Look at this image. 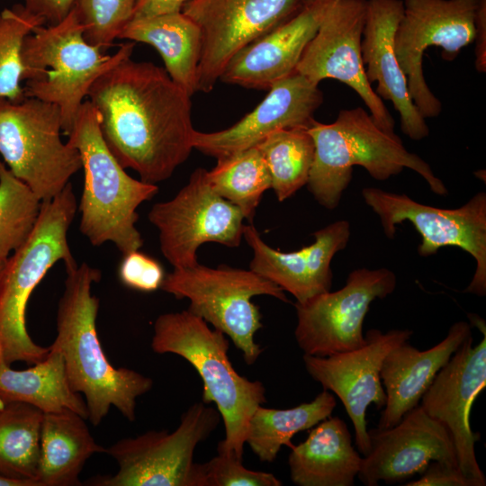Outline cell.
<instances>
[{
    "mask_svg": "<svg viewBox=\"0 0 486 486\" xmlns=\"http://www.w3.org/2000/svg\"><path fill=\"white\" fill-rule=\"evenodd\" d=\"M87 97L112 154L146 183L168 179L194 148L191 96L161 67L128 57L102 74Z\"/></svg>",
    "mask_w": 486,
    "mask_h": 486,
    "instance_id": "obj_1",
    "label": "cell"
},
{
    "mask_svg": "<svg viewBox=\"0 0 486 486\" xmlns=\"http://www.w3.org/2000/svg\"><path fill=\"white\" fill-rule=\"evenodd\" d=\"M66 272L57 335L50 348L62 356L69 385L83 394L93 426H98L112 407L134 421L137 399L151 390L153 381L132 369L113 366L102 347L96 328L99 299L92 293L100 270L84 262Z\"/></svg>",
    "mask_w": 486,
    "mask_h": 486,
    "instance_id": "obj_2",
    "label": "cell"
},
{
    "mask_svg": "<svg viewBox=\"0 0 486 486\" xmlns=\"http://www.w3.org/2000/svg\"><path fill=\"white\" fill-rule=\"evenodd\" d=\"M308 130L315 150L306 185L327 209L338 205L351 181L354 166H363L379 181L410 168L427 181L433 193H448L426 161L409 152L395 133L382 130L362 107L341 110L331 123L314 120Z\"/></svg>",
    "mask_w": 486,
    "mask_h": 486,
    "instance_id": "obj_3",
    "label": "cell"
},
{
    "mask_svg": "<svg viewBox=\"0 0 486 486\" xmlns=\"http://www.w3.org/2000/svg\"><path fill=\"white\" fill-rule=\"evenodd\" d=\"M68 143L81 158L84 185L78 205L79 230L91 245L111 242L122 254L139 250L143 238L136 227L138 207L158 187L130 176L108 148L99 114L89 100L81 105Z\"/></svg>",
    "mask_w": 486,
    "mask_h": 486,
    "instance_id": "obj_4",
    "label": "cell"
},
{
    "mask_svg": "<svg viewBox=\"0 0 486 486\" xmlns=\"http://www.w3.org/2000/svg\"><path fill=\"white\" fill-rule=\"evenodd\" d=\"M226 335L212 329L188 310L159 315L153 325L151 348L157 354H175L188 361L203 382L202 401L216 405L225 427L218 454L243 459L248 421L264 402L266 388L236 372L228 356Z\"/></svg>",
    "mask_w": 486,
    "mask_h": 486,
    "instance_id": "obj_5",
    "label": "cell"
},
{
    "mask_svg": "<svg viewBox=\"0 0 486 486\" xmlns=\"http://www.w3.org/2000/svg\"><path fill=\"white\" fill-rule=\"evenodd\" d=\"M77 207L70 183L51 199L42 201L32 233L8 258L0 292V359L7 364L23 362L31 365L50 352L28 333L27 303L56 263L63 261L66 271L77 266L68 240Z\"/></svg>",
    "mask_w": 486,
    "mask_h": 486,
    "instance_id": "obj_6",
    "label": "cell"
},
{
    "mask_svg": "<svg viewBox=\"0 0 486 486\" xmlns=\"http://www.w3.org/2000/svg\"><path fill=\"white\" fill-rule=\"evenodd\" d=\"M135 42L120 45L112 54L90 44L74 8L57 24L41 25L22 44L25 97L58 106L62 133L68 135L93 83L122 59L131 57Z\"/></svg>",
    "mask_w": 486,
    "mask_h": 486,
    "instance_id": "obj_7",
    "label": "cell"
},
{
    "mask_svg": "<svg viewBox=\"0 0 486 486\" xmlns=\"http://www.w3.org/2000/svg\"><path fill=\"white\" fill-rule=\"evenodd\" d=\"M161 290L176 299H188V310L228 336L242 352L248 364H254L263 349L254 340L263 324L258 306L252 298L273 296L289 300L279 286L251 269L201 264L174 268L166 274Z\"/></svg>",
    "mask_w": 486,
    "mask_h": 486,
    "instance_id": "obj_8",
    "label": "cell"
},
{
    "mask_svg": "<svg viewBox=\"0 0 486 486\" xmlns=\"http://www.w3.org/2000/svg\"><path fill=\"white\" fill-rule=\"evenodd\" d=\"M57 105L32 97L0 99V155L8 169L42 202L82 169L78 150L61 140Z\"/></svg>",
    "mask_w": 486,
    "mask_h": 486,
    "instance_id": "obj_9",
    "label": "cell"
},
{
    "mask_svg": "<svg viewBox=\"0 0 486 486\" xmlns=\"http://www.w3.org/2000/svg\"><path fill=\"white\" fill-rule=\"evenodd\" d=\"M217 409L203 401L184 412L173 432L150 430L122 438L106 447L118 471L95 476L87 484L95 486H200L196 446L220 422Z\"/></svg>",
    "mask_w": 486,
    "mask_h": 486,
    "instance_id": "obj_10",
    "label": "cell"
},
{
    "mask_svg": "<svg viewBox=\"0 0 486 486\" xmlns=\"http://www.w3.org/2000/svg\"><path fill=\"white\" fill-rule=\"evenodd\" d=\"M365 203L378 215L385 235L392 238L396 225L409 220L421 236L419 256L434 255L443 247H458L476 261L472 279L464 291L486 294V194L479 192L456 209L419 203L406 194L379 188L362 190Z\"/></svg>",
    "mask_w": 486,
    "mask_h": 486,
    "instance_id": "obj_11",
    "label": "cell"
},
{
    "mask_svg": "<svg viewBox=\"0 0 486 486\" xmlns=\"http://www.w3.org/2000/svg\"><path fill=\"white\" fill-rule=\"evenodd\" d=\"M206 171L196 168L172 199L155 203L148 212L161 253L174 268L198 264L196 252L204 243L235 248L243 238L241 211L213 191Z\"/></svg>",
    "mask_w": 486,
    "mask_h": 486,
    "instance_id": "obj_12",
    "label": "cell"
},
{
    "mask_svg": "<svg viewBox=\"0 0 486 486\" xmlns=\"http://www.w3.org/2000/svg\"><path fill=\"white\" fill-rule=\"evenodd\" d=\"M403 14L394 34V51L407 77L410 97L420 114H440L442 104L428 87L423 73V56L432 46L453 60L473 42L477 0H402Z\"/></svg>",
    "mask_w": 486,
    "mask_h": 486,
    "instance_id": "obj_13",
    "label": "cell"
},
{
    "mask_svg": "<svg viewBox=\"0 0 486 486\" xmlns=\"http://www.w3.org/2000/svg\"><path fill=\"white\" fill-rule=\"evenodd\" d=\"M396 284L395 274L387 268H359L348 274L341 289L296 302L294 336L299 347L317 356L361 347L365 344L363 324L370 304L392 293Z\"/></svg>",
    "mask_w": 486,
    "mask_h": 486,
    "instance_id": "obj_14",
    "label": "cell"
},
{
    "mask_svg": "<svg viewBox=\"0 0 486 486\" xmlns=\"http://www.w3.org/2000/svg\"><path fill=\"white\" fill-rule=\"evenodd\" d=\"M304 0H189L182 12L202 37L198 92H211L230 60L292 17Z\"/></svg>",
    "mask_w": 486,
    "mask_h": 486,
    "instance_id": "obj_15",
    "label": "cell"
},
{
    "mask_svg": "<svg viewBox=\"0 0 486 486\" xmlns=\"http://www.w3.org/2000/svg\"><path fill=\"white\" fill-rule=\"evenodd\" d=\"M367 0H331L320 27L306 46L295 72L312 83L337 79L351 87L375 123L394 134V120L368 82L362 58Z\"/></svg>",
    "mask_w": 486,
    "mask_h": 486,
    "instance_id": "obj_16",
    "label": "cell"
},
{
    "mask_svg": "<svg viewBox=\"0 0 486 486\" xmlns=\"http://www.w3.org/2000/svg\"><path fill=\"white\" fill-rule=\"evenodd\" d=\"M410 329L382 332L370 329L365 344L350 351L328 356L303 355L308 374L324 390L336 394L344 405L355 430V441L360 454L366 455L371 448L365 414L371 404L378 409L386 403L380 370L385 356L395 346L409 341Z\"/></svg>",
    "mask_w": 486,
    "mask_h": 486,
    "instance_id": "obj_17",
    "label": "cell"
},
{
    "mask_svg": "<svg viewBox=\"0 0 486 486\" xmlns=\"http://www.w3.org/2000/svg\"><path fill=\"white\" fill-rule=\"evenodd\" d=\"M486 386V332L474 345L470 335L437 373L420 400L426 413L448 431L458 467L470 486H485L486 478L475 455L478 435L470 424L471 408Z\"/></svg>",
    "mask_w": 486,
    "mask_h": 486,
    "instance_id": "obj_18",
    "label": "cell"
},
{
    "mask_svg": "<svg viewBox=\"0 0 486 486\" xmlns=\"http://www.w3.org/2000/svg\"><path fill=\"white\" fill-rule=\"evenodd\" d=\"M370 451L362 457L358 479L366 486L399 483L421 474L433 461L458 466L446 428L418 405L388 428L368 430Z\"/></svg>",
    "mask_w": 486,
    "mask_h": 486,
    "instance_id": "obj_19",
    "label": "cell"
},
{
    "mask_svg": "<svg viewBox=\"0 0 486 486\" xmlns=\"http://www.w3.org/2000/svg\"><path fill=\"white\" fill-rule=\"evenodd\" d=\"M322 103L319 85L294 72L274 84L261 103L232 126L214 132L195 130L193 148L216 159L235 154L256 146L274 130L309 128Z\"/></svg>",
    "mask_w": 486,
    "mask_h": 486,
    "instance_id": "obj_20",
    "label": "cell"
},
{
    "mask_svg": "<svg viewBox=\"0 0 486 486\" xmlns=\"http://www.w3.org/2000/svg\"><path fill=\"white\" fill-rule=\"evenodd\" d=\"M349 235V223L337 220L317 230L310 246L282 252L268 246L252 223L243 228V238L253 250L249 269L293 295L298 303L330 291L331 260L346 247Z\"/></svg>",
    "mask_w": 486,
    "mask_h": 486,
    "instance_id": "obj_21",
    "label": "cell"
},
{
    "mask_svg": "<svg viewBox=\"0 0 486 486\" xmlns=\"http://www.w3.org/2000/svg\"><path fill=\"white\" fill-rule=\"evenodd\" d=\"M330 1L304 0L292 17L239 50L219 80L261 90L293 74Z\"/></svg>",
    "mask_w": 486,
    "mask_h": 486,
    "instance_id": "obj_22",
    "label": "cell"
},
{
    "mask_svg": "<svg viewBox=\"0 0 486 486\" xmlns=\"http://www.w3.org/2000/svg\"><path fill=\"white\" fill-rule=\"evenodd\" d=\"M402 14V0H367L362 58L368 82L377 83L376 94L390 100L399 112L401 131L420 140L428 136L429 129L410 97L394 51V34Z\"/></svg>",
    "mask_w": 486,
    "mask_h": 486,
    "instance_id": "obj_23",
    "label": "cell"
},
{
    "mask_svg": "<svg viewBox=\"0 0 486 486\" xmlns=\"http://www.w3.org/2000/svg\"><path fill=\"white\" fill-rule=\"evenodd\" d=\"M470 335V324L458 321L451 326L441 342L429 349L421 351L408 341L392 348L385 356L380 370L386 403L377 428L395 426L406 413L419 405L437 373Z\"/></svg>",
    "mask_w": 486,
    "mask_h": 486,
    "instance_id": "obj_24",
    "label": "cell"
},
{
    "mask_svg": "<svg viewBox=\"0 0 486 486\" xmlns=\"http://www.w3.org/2000/svg\"><path fill=\"white\" fill-rule=\"evenodd\" d=\"M361 461L346 424L330 416L314 426L288 458L291 480L299 486H352Z\"/></svg>",
    "mask_w": 486,
    "mask_h": 486,
    "instance_id": "obj_25",
    "label": "cell"
},
{
    "mask_svg": "<svg viewBox=\"0 0 486 486\" xmlns=\"http://www.w3.org/2000/svg\"><path fill=\"white\" fill-rule=\"evenodd\" d=\"M118 39L152 46L161 56L172 80L190 96L198 92L201 32L183 12L134 18Z\"/></svg>",
    "mask_w": 486,
    "mask_h": 486,
    "instance_id": "obj_26",
    "label": "cell"
},
{
    "mask_svg": "<svg viewBox=\"0 0 486 486\" xmlns=\"http://www.w3.org/2000/svg\"><path fill=\"white\" fill-rule=\"evenodd\" d=\"M105 451L81 415L68 410L43 413L36 481L39 486L81 485L79 475L87 460Z\"/></svg>",
    "mask_w": 486,
    "mask_h": 486,
    "instance_id": "obj_27",
    "label": "cell"
},
{
    "mask_svg": "<svg viewBox=\"0 0 486 486\" xmlns=\"http://www.w3.org/2000/svg\"><path fill=\"white\" fill-rule=\"evenodd\" d=\"M0 397L6 403L30 404L43 413L68 410L88 417L85 400L69 385L62 356L51 348L43 360L24 370H14L0 359Z\"/></svg>",
    "mask_w": 486,
    "mask_h": 486,
    "instance_id": "obj_28",
    "label": "cell"
},
{
    "mask_svg": "<svg viewBox=\"0 0 486 486\" xmlns=\"http://www.w3.org/2000/svg\"><path fill=\"white\" fill-rule=\"evenodd\" d=\"M337 405L336 398L323 390L310 402L285 410L258 406L248 421L246 443L261 462L272 463L281 447L291 449L292 436L328 418Z\"/></svg>",
    "mask_w": 486,
    "mask_h": 486,
    "instance_id": "obj_29",
    "label": "cell"
},
{
    "mask_svg": "<svg viewBox=\"0 0 486 486\" xmlns=\"http://www.w3.org/2000/svg\"><path fill=\"white\" fill-rule=\"evenodd\" d=\"M43 412L10 401L0 410V474L39 486L40 429Z\"/></svg>",
    "mask_w": 486,
    "mask_h": 486,
    "instance_id": "obj_30",
    "label": "cell"
},
{
    "mask_svg": "<svg viewBox=\"0 0 486 486\" xmlns=\"http://www.w3.org/2000/svg\"><path fill=\"white\" fill-rule=\"evenodd\" d=\"M206 178L213 191L236 205L251 223L263 194L271 188L269 170L256 146L218 158Z\"/></svg>",
    "mask_w": 486,
    "mask_h": 486,
    "instance_id": "obj_31",
    "label": "cell"
},
{
    "mask_svg": "<svg viewBox=\"0 0 486 486\" xmlns=\"http://www.w3.org/2000/svg\"><path fill=\"white\" fill-rule=\"evenodd\" d=\"M256 146L266 163L271 188L279 202L307 184L315 150L308 128L274 130Z\"/></svg>",
    "mask_w": 486,
    "mask_h": 486,
    "instance_id": "obj_32",
    "label": "cell"
},
{
    "mask_svg": "<svg viewBox=\"0 0 486 486\" xmlns=\"http://www.w3.org/2000/svg\"><path fill=\"white\" fill-rule=\"evenodd\" d=\"M41 201L0 158V258L9 257L32 233Z\"/></svg>",
    "mask_w": 486,
    "mask_h": 486,
    "instance_id": "obj_33",
    "label": "cell"
},
{
    "mask_svg": "<svg viewBox=\"0 0 486 486\" xmlns=\"http://www.w3.org/2000/svg\"><path fill=\"white\" fill-rule=\"evenodd\" d=\"M44 24L42 17L22 4L0 10V99L20 101L25 97L22 86V44L29 34Z\"/></svg>",
    "mask_w": 486,
    "mask_h": 486,
    "instance_id": "obj_34",
    "label": "cell"
},
{
    "mask_svg": "<svg viewBox=\"0 0 486 486\" xmlns=\"http://www.w3.org/2000/svg\"><path fill=\"white\" fill-rule=\"evenodd\" d=\"M138 0H76L84 37L102 50L109 49L132 20Z\"/></svg>",
    "mask_w": 486,
    "mask_h": 486,
    "instance_id": "obj_35",
    "label": "cell"
},
{
    "mask_svg": "<svg viewBox=\"0 0 486 486\" xmlns=\"http://www.w3.org/2000/svg\"><path fill=\"white\" fill-rule=\"evenodd\" d=\"M200 486H281L273 473L246 468L242 459L218 454L204 464H198Z\"/></svg>",
    "mask_w": 486,
    "mask_h": 486,
    "instance_id": "obj_36",
    "label": "cell"
},
{
    "mask_svg": "<svg viewBox=\"0 0 486 486\" xmlns=\"http://www.w3.org/2000/svg\"><path fill=\"white\" fill-rule=\"evenodd\" d=\"M118 276L126 287L149 292L161 287L166 274L158 260L139 249L123 254Z\"/></svg>",
    "mask_w": 486,
    "mask_h": 486,
    "instance_id": "obj_37",
    "label": "cell"
},
{
    "mask_svg": "<svg viewBox=\"0 0 486 486\" xmlns=\"http://www.w3.org/2000/svg\"><path fill=\"white\" fill-rule=\"evenodd\" d=\"M406 486H470L459 467L448 463L433 461L420 477L411 481Z\"/></svg>",
    "mask_w": 486,
    "mask_h": 486,
    "instance_id": "obj_38",
    "label": "cell"
},
{
    "mask_svg": "<svg viewBox=\"0 0 486 486\" xmlns=\"http://www.w3.org/2000/svg\"><path fill=\"white\" fill-rule=\"evenodd\" d=\"M76 0H24V6L42 17L47 25L64 20L74 8Z\"/></svg>",
    "mask_w": 486,
    "mask_h": 486,
    "instance_id": "obj_39",
    "label": "cell"
},
{
    "mask_svg": "<svg viewBox=\"0 0 486 486\" xmlns=\"http://www.w3.org/2000/svg\"><path fill=\"white\" fill-rule=\"evenodd\" d=\"M474 55L475 68L480 73L486 71V0H477L474 15Z\"/></svg>",
    "mask_w": 486,
    "mask_h": 486,
    "instance_id": "obj_40",
    "label": "cell"
},
{
    "mask_svg": "<svg viewBox=\"0 0 486 486\" xmlns=\"http://www.w3.org/2000/svg\"><path fill=\"white\" fill-rule=\"evenodd\" d=\"M189 0H138L133 18L151 17L182 12Z\"/></svg>",
    "mask_w": 486,
    "mask_h": 486,
    "instance_id": "obj_41",
    "label": "cell"
},
{
    "mask_svg": "<svg viewBox=\"0 0 486 486\" xmlns=\"http://www.w3.org/2000/svg\"><path fill=\"white\" fill-rule=\"evenodd\" d=\"M0 486H31L28 482L7 478L0 474Z\"/></svg>",
    "mask_w": 486,
    "mask_h": 486,
    "instance_id": "obj_42",
    "label": "cell"
},
{
    "mask_svg": "<svg viewBox=\"0 0 486 486\" xmlns=\"http://www.w3.org/2000/svg\"><path fill=\"white\" fill-rule=\"evenodd\" d=\"M8 258L9 257L0 258V292L8 265Z\"/></svg>",
    "mask_w": 486,
    "mask_h": 486,
    "instance_id": "obj_43",
    "label": "cell"
},
{
    "mask_svg": "<svg viewBox=\"0 0 486 486\" xmlns=\"http://www.w3.org/2000/svg\"><path fill=\"white\" fill-rule=\"evenodd\" d=\"M6 404L4 400L0 397V410Z\"/></svg>",
    "mask_w": 486,
    "mask_h": 486,
    "instance_id": "obj_44",
    "label": "cell"
}]
</instances>
